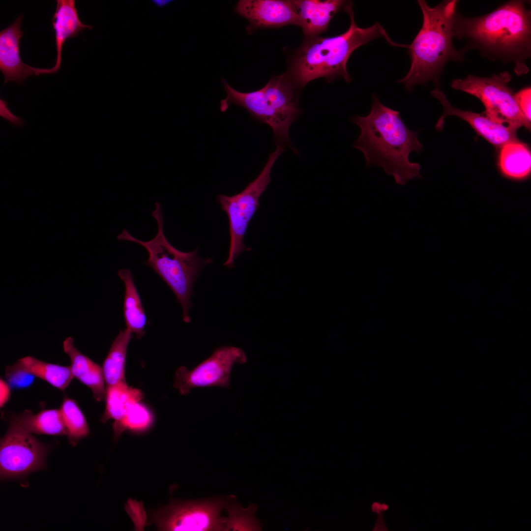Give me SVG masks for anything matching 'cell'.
Segmentation results:
<instances>
[{
	"label": "cell",
	"instance_id": "obj_1",
	"mask_svg": "<svg viewBox=\"0 0 531 531\" xmlns=\"http://www.w3.org/2000/svg\"><path fill=\"white\" fill-rule=\"evenodd\" d=\"M454 37L466 42L462 50H477L483 57L511 63L518 75L527 74L531 56V11L526 2L513 0L492 12L476 17L456 10L453 20Z\"/></svg>",
	"mask_w": 531,
	"mask_h": 531
},
{
	"label": "cell",
	"instance_id": "obj_2",
	"mask_svg": "<svg viewBox=\"0 0 531 531\" xmlns=\"http://www.w3.org/2000/svg\"><path fill=\"white\" fill-rule=\"evenodd\" d=\"M372 99L368 115H355L351 119L361 130L353 146L364 155L366 168L382 167L400 185L414 178H421L420 165L409 158L412 152L422 150L418 139L419 130L410 129L399 112L384 105L376 94H373Z\"/></svg>",
	"mask_w": 531,
	"mask_h": 531
},
{
	"label": "cell",
	"instance_id": "obj_3",
	"mask_svg": "<svg viewBox=\"0 0 531 531\" xmlns=\"http://www.w3.org/2000/svg\"><path fill=\"white\" fill-rule=\"evenodd\" d=\"M458 2L445 0L431 7L425 0H417L423 23L408 48L411 61L410 70L398 81L409 92L415 85H425L429 82L439 86L446 63L450 60L462 62L465 59V53L456 49L453 42V20Z\"/></svg>",
	"mask_w": 531,
	"mask_h": 531
},
{
	"label": "cell",
	"instance_id": "obj_4",
	"mask_svg": "<svg viewBox=\"0 0 531 531\" xmlns=\"http://www.w3.org/2000/svg\"><path fill=\"white\" fill-rule=\"evenodd\" d=\"M344 10L351 20L346 31L333 37L308 38L297 52L291 67L293 81L296 86L303 88L320 77L330 81L342 77L350 82L352 78L347 63L351 55L358 47L378 37H383L392 45L402 46L391 39L379 23L365 28L358 27L352 2H348Z\"/></svg>",
	"mask_w": 531,
	"mask_h": 531
},
{
	"label": "cell",
	"instance_id": "obj_5",
	"mask_svg": "<svg viewBox=\"0 0 531 531\" xmlns=\"http://www.w3.org/2000/svg\"><path fill=\"white\" fill-rule=\"evenodd\" d=\"M152 216L157 225V233L148 241H142L131 235L126 229L117 238L118 240L136 242L147 251L148 257L145 264L150 267L170 288L182 308V318L186 323L191 322L189 311L192 306L190 297L193 287L202 269L213 262L212 258H202L197 247L188 252L181 251L173 246L164 232V220L161 205L155 204Z\"/></svg>",
	"mask_w": 531,
	"mask_h": 531
},
{
	"label": "cell",
	"instance_id": "obj_6",
	"mask_svg": "<svg viewBox=\"0 0 531 531\" xmlns=\"http://www.w3.org/2000/svg\"><path fill=\"white\" fill-rule=\"evenodd\" d=\"M511 74L504 71L489 77L469 74L464 79L453 80L451 87L474 96L485 107L484 113L496 122L517 130L531 128V123L520 111L508 83Z\"/></svg>",
	"mask_w": 531,
	"mask_h": 531
},
{
	"label": "cell",
	"instance_id": "obj_7",
	"mask_svg": "<svg viewBox=\"0 0 531 531\" xmlns=\"http://www.w3.org/2000/svg\"><path fill=\"white\" fill-rule=\"evenodd\" d=\"M229 500L230 497L172 499L153 511L150 521L160 531H225L227 517L222 513Z\"/></svg>",
	"mask_w": 531,
	"mask_h": 531
},
{
	"label": "cell",
	"instance_id": "obj_8",
	"mask_svg": "<svg viewBox=\"0 0 531 531\" xmlns=\"http://www.w3.org/2000/svg\"><path fill=\"white\" fill-rule=\"evenodd\" d=\"M50 448L22 427L13 416L6 434L0 440L1 480L21 479L44 469Z\"/></svg>",
	"mask_w": 531,
	"mask_h": 531
},
{
	"label": "cell",
	"instance_id": "obj_9",
	"mask_svg": "<svg viewBox=\"0 0 531 531\" xmlns=\"http://www.w3.org/2000/svg\"><path fill=\"white\" fill-rule=\"evenodd\" d=\"M247 361L240 348L224 346L216 348L211 355L189 370L179 367L175 374L174 387L181 395H187L194 388L213 386L230 388V375L234 365Z\"/></svg>",
	"mask_w": 531,
	"mask_h": 531
},
{
	"label": "cell",
	"instance_id": "obj_10",
	"mask_svg": "<svg viewBox=\"0 0 531 531\" xmlns=\"http://www.w3.org/2000/svg\"><path fill=\"white\" fill-rule=\"evenodd\" d=\"M222 82L227 95L220 101L221 112L226 111L233 104L243 107L254 119L266 123L271 128L276 147L284 149L287 146L295 153L297 152L289 137L290 126L273 108L262 88L251 92H243L234 89L226 80H222Z\"/></svg>",
	"mask_w": 531,
	"mask_h": 531
},
{
	"label": "cell",
	"instance_id": "obj_11",
	"mask_svg": "<svg viewBox=\"0 0 531 531\" xmlns=\"http://www.w3.org/2000/svg\"><path fill=\"white\" fill-rule=\"evenodd\" d=\"M234 10L249 21L248 34L259 28L297 24L298 13L292 0H240Z\"/></svg>",
	"mask_w": 531,
	"mask_h": 531
},
{
	"label": "cell",
	"instance_id": "obj_12",
	"mask_svg": "<svg viewBox=\"0 0 531 531\" xmlns=\"http://www.w3.org/2000/svg\"><path fill=\"white\" fill-rule=\"evenodd\" d=\"M431 94L440 102L443 109V114L436 124L435 128L437 131H441L443 129L444 120L447 117L454 116L468 122L477 134L497 148H501L507 143L520 141L517 137V130L495 122L484 112L479 114L454 107L450 103L444 92L438 88L433 90Z\"/></svg>",
	"mask_w": 531,
	"mask_h": 531
},
{
	"label": "cell",
	"instance_id": "obj_13",
	"mask_svg": "<svg viewBox=\"0 0 531 531\" xmlns=\"http://www.w3.org/2000/svg\"><path fill=\"white\" fill-rule=\"evenodd\" d=\"M23 16L19 15L0 32V70L4 77L3 85L11 81L22 85L28 77L35 75L34 67L24 63L20 55Z\"/></svg>",
	"mask_w": 531,
	"mask_h": 531
},
{
	"label": "cell",
	"instance_id": "obj_14",
	"mask_svg": "<svg viewBox=\"0 0 531 531\" xmlns=\"http://www.w3.org/2000/svg\"><path fill=\"white\" fill-rule=\"evenodd\" d=\"M75 0H58L54 16L51 20L55 31L57 59L55 65L50 69L35 68L36 75L52 74L59 69L62 51L67 40L75 38L84 29H92L91 25L83 24L80 20L75 7Z\"/></svg>",
	"mask_w": 531,
	"mask_h": 531
},
{
	"label": "cell",
	"instance_id": "obj_15",
	"mask_svg": "<svg viewBox=\"0 0 531 531\" xmlns=\"http://www.w3.org/2000/svg\"><path fill=\"white\" fill-rule=\"evenodd\" d=\"M298 13L297 25L307 38L325 31L334 14L344 9L348 1L340 0H292Z\"/></svg>",
	"mask_w": 531,
	"mask_h": 531
},
{
	"label": "cell",
	"instance_id": "obj_16",
	"mask_svg": "<svg viewBox=\"0 0 531 531\" xmlns=\"http://www.w3.org/2000/svg\"><path fill=\"white\" fill-rule=\"evenodd\" d=\"M63 348L70 359L74 377L90 388L96 401L105 399V380L102 368L75 347L71 337L64 340Z\"/></svg>",
	"mask_w": 531,
	"mask_h": 531
},
{
	"label": "cell",
	"instance_id": "obj_17",
	"mask_svg": "<svg viewBox=\"0 0 531 531\" xmlns=\"http://www.w3.org/2000/svg\"><path fill=\"white\" fill-rule=\"evenodd\" d=\"M295 87L287 73H284L272 77L262 88L273 108L289 126L302 112L295 91Z\"/></svg>",
	"mask_w": 531,
	"mask_h": 531
},
{
	"label": "cell",
	"instance_id": "obj_18",
	"mask_svg": "<svg viewBox=\"0 0 531 531\" xmlns=\"http://www.w3.org/2000/svg\"><path fill=\"white\" fill-rule=\"evenodd\" d=\"M284 148L276 147L269 154L265 166L258 176L239 193L234 195L238 208L249 222L260 206V198L271 182L272 167Z\"/></svg>",
	"mask_w": 531,
	"mask_h": 531
},
{
	"label": "cell",
	"instance_id": "obj_19",
	"mask_svg": "<svg viewBox=\"0 0 531 531\" xmlns=\"http://www.w3.org/2000/svg\"><path fill=\"white\" fill-rule=\"evenodd\" d=\"M217 202L226 212L229 222L230 244L229 256L224 265L229 268L235 266L234 261L244 251L250 250L244 244V239L249 223L239 210L233 196L219 194Z\"/></svg>",
	"mask_w": 531,
	"mask_h": 531
},
{
	"label": "cell",
	"instance_id": "obj_20",
	"mask_svg": "<svg viewBox=\"0 0 531 531\" xmlns=\"http://www.w3.org/2000/svg\"><path fill=\"white\" fill-rule=\"evenodd\" d=\"M118 275L125 285L123 316L126 328L140 339L145 334L148 321L133 275L130 270L122 268L118 270Z\"/></svg>",
	"mask_w": 531,
	"mask_h": 531
},
{
	"label": "cell",
	"instance_id": "obj_21",
	"mask_svg": "<svg viewBox=\"0 0 531 531\" xmlns=\"http://www.w3.org/2000/svg\"><path fill=\"white\" fill-rule=\"evenodd\" d=\"M144 394L137 388L128 386L126 382L106 387V408L100 421L106 423L113 419L114 423L119 422L126 414L129 407L140 402Z\"/></svg>",
	"mask_w": 531,
	"mask_h": 531
},
{
	"label": "cell",
	"instance_id": "obj_22",
	"mask_svg": "<svg viewBox=\"0 0 531 531\" xmlns=\"http://www.w3.org/2000/svg\"><path fill=\"white\" fill-rule=\"evenodd\" d=\"M501 148L499 166L502 173L514 179L528 177L531 170V155L527 145L518 141L507 143Z\"/></svg>",
	"mask_w": 531,
	"mask_h": 531
},
{
	"label": "cell",
	"instance_id": "obj_23",
	"mask_svg": "<svg viewBox=\"0 0 531 531\" xmlns=\"http://www.w3.org/2000/svg\"><path fill=\"white\" fill-rule=\"evenodd\" d=\"M13 416L22 427L31 434L66 435L59 409L44 410L36 414L26 410Z\"/></svg>",
	"mask_w": 531,
	"mask_h": 531
},
{
	"label": "cell",
	"instance_id": "obj_24",
	"mask_svg": "<svg viewBox=\"0 0 531 531\" xmlns=\"http://www.w3.org/2000/svg\"><path fill=\"white\" fill-rule=\"evenodd\" d=\"M131 337L132 333L125 328L119 331L113 342L102 367L106 387L126 382L125 364Z\"/></svg>",
	"mask_w": 531,
	"mask_h": 531
},
{
	"label": "cell",
	"instance_id": "obj_25",
	"mask_svg": "<svg viewBox=\"0 0 531 531\" xmlns=\"http://www.w3.org/2000/svg\"><path fill=\"white\" fill-rule=\"evenodd\" d=\"M19 361L28 372L62 391L74 378L70 366L50 363L31 356L23 357Z\"/></svg>",
	"mask_w": 531,
	"mask_h": 531
},
{
	"label": "cell",
	"instance_id": "obj_26",
	"mask_svg": "<svg viewBox=\"0 0 531 531\" xmlns=\"http://www.w3.org/2000/svg\"><path fill=\"white\" fill-rule=\"evenodd\" d=\"M60 412L69 442L76 445L89 434V427L82 411L74 400L65 397Z\"/></svg>",
	"mask_w": 531,
	"mask_h": 531
},
{
	"label": "cell",
	"instance_id": "obj_27",
	"mask_svg": "<svg viewBox=\"0 0 531 531\" xmlns=\"http://www.w3.org/2000/svg\"><path fill=\"white\" fill-rule=\"evenodd\" d=\"M257 508L253 503L243 508L236 497L231 496L226 508L228 515L225 531H261L260 522L255 515Z\"/></svg>",
	"mask_w": 531,
	"mask_h": 531
},
{
	"label": "cell",
	"instance_id": "obj_28",
	"mask_svg": "<svg viewBox=\"0 0 531 531\" xmlns=\"http://www.w3.org/2000/svg\"><path fill=\"white\" fill-rule=\"evenodd\" d=\"M153 418L148 408L138 402L131 405L124 417L112 425L114 439L118 440L126 430L141 433L148 430L152 425Z\"/></svg>",
	"mask_w": 531,
	"mask_h": 531
},
{
	"label": "cell",
	"instance_id": "obj_29",
	"mask_svg": "<svg viewBox=\"0 0 531 531\" xmlns=\"http://www.w3.org/2000/svg\"><path fill=\"white\" fill-rule=\"evenodd\" d=\"M35 376L28 372L18 361L5 369V378L10 386L15 388H26L33 383Z\"/></svg>",
	"mask_w": 531,
	"mask_h": 531
},
{
	"label": "cell",
	"instance_id": "obj_30",
	"mask_svg": "<svg viewBox=\"0 0 531 531\" xmlns=\"http://www.w3.org/2000/svg\"><path fill=\"white\" fill-rule=\"evenodd\" d=\"M514 97L522 113L525 118L531 122V87H526L520 90L517 93H514Z\"/></svg>",
	"mask_w": 531,
	"mask_h": 531
},
{
	"label": "cell",
	"instance_id": "obj_31",
	"mask_svg": "<svg viewBox=\"0 0 531 531\" xmlns=\"http://www.w3.org/2000/svg\"><path fill=\"white\" fill-rule=\"evenodd\" d=\"M0 116L16 127L21 128L26 124L24 119L13 114L8 109L7 102L2 98L0 99Z\"/></svg>",
	"mask_w": 531,
	"mask_h": 531
},
{
	"label": "cell",
	"instance_id": "obj_32",
	"mask_svg": "<svg viewBox=\"0 0 531 531\" xmlns=\"http://www.w3.org/2000/svg\"><path fill=\"white\" fill-rule=\"evenodd\" d=\"M0 407L6 403L10 395V386L3 380L0 379Z\"/></svg>",
	"mask_w": 531,
	"mask_h": 531
},
{
	"label": "cell",
	"instance_id": "obj_33",
	"mask_svg": "<svg viewBox=\"0 0 531 531\" xmlns=\"http://www.w3.org/2000/svg\"><path fill=\"white\" fill-rule=\"evenodd\" d=\"M384 518V514L378 515L372 531H388Z\"/></svg>",
	"mask_w": 531,
	"mask_h": 531
},
{
	"label": "cell",
	"instance_id": "obj_34",
	"mask_svg": "<svg viewBox=\"0 0 531 531\" xmlns=\"http://www.w3.org/2000/svg\"><path fill=\"white\" fill-rule=\"evenodd\" d=\"M371 510L373 513H377L378 515L384 514L385 512L383 508V503L379 502H374L372 503Z\"/></svg>",
	"mask_w": 531,
	"mask_h": 531
},
{
	"label": "cell",
	"instance_id": "obj_35",
	"mask_svg": "<svg viewBox=\"0 0 531 531\" xmlns=\"http://www.w3.org/2000/svg\"><path fill=\"white\" fill-rule=\"evenodd\" d=\"M153 3L158 7L162 8L169 3L171 2L172 0H153L152 1Z\"/></svg>",
	"mask_w": 531,
	"mask_h": 531
}]
</instances>
